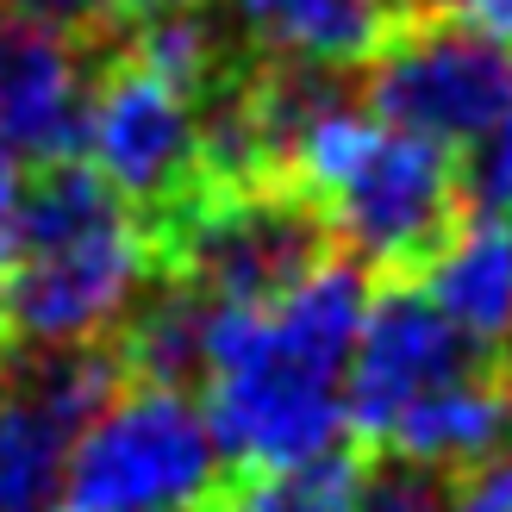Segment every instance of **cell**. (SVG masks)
Returning a JSON list of instances; mask_svg holds the SVG:
<instances>
[{"instance_id": "7c38bea8", "label": "cell", "mask_w": 512, "mask_h": 512, "mask_svg": "<svg viewBox=\"0 0 512 512\" xmlns=\"http://www.w3.org/2000/svg\"><path fill=\"white\" fill-rule=\"evenodd\" d=\"M425 300L488 356L512 344V238L506 219H456L425 256Z\"/></svg>"}, {"instance_id": "277c9868", "label": "cell", "mask_w": 512, "mask_h": 512, "mask_svg": "<svg viewBox=\"0 0 512 512\" xmlns=\"http://www.w3.org/2000/svg\"><path fill=\"white\" fill-rule=\"evenodd\" d=\"M150 232H157L163 269L188 294L232 300V306H263L275 294H288L331 250L319 207L288 182L200 188Z\"/></svg>"}, {"instance_id": "44dd1931", "label": "cell", "mask_w": 512, "mask_h": 512, "mask_svg": "<svg viewBox=\"0 0 512 512\" xmlns=\"http://www.w3.org/2000/svg\"><path fill=\"white\" fill-rule=\"evenodd\" d=\"M19 213H25V163L0 157V275L19 250Z\"/></svg>"}, {"instance_id": "6da1fadb", "label": "cell", "mask_w": 512, "mask_h": 512, "mask_svg": "<svg viewBox=\"0 0 512 512\" xmlns=\"http://www.w3.org/2000/svg\"><path fill=\"white\" fill-rule=\"evenodd\" d=\"M369 313V275L325 256L263 306L200 300V413L244 475L338 456L344 363Z\"/></svg>"}, {"instance_id": "9a60e30c", "label": "cell", "mask_w": 512, "mask_h": 512, "mask_svg": "<svg viewBox=\"0 0 512 512\" xmlns=\"http://www.w3.org/2000/svg\"><path fill=\"white\" fill-rule=\"evenodd\" d=\"M363 481H369V469L338 450V456H319V463H300V469L244 475L213 500V512H363Z\"/></svg>"}, {"instance_id": "7a4b0ae2", "label": "cell", "mask_w": 512, "mask_h": 512, "mask_svg": "<svg viewBox=\"0 0 512 512\" xmlns=\"http://www.w3.org/2000/svg\"><path fill=\"white\" fill-rule=\"evenodd\" d=\"M163 256L157 232L82 157L44 163L25 182L19 250L0 281V319L25 350H88L132 319Z\"/></svg>"}, {"instance_id": "8fae6325", "label": "cell", "mask_w": 512, "mask_h": 512, "mask_svg": "<svg viewBox=\"0 0 512 512\" xmlns=\"http://www.w3.org/2000/svg\"><path fill=\"white\" fill-rule=\"evenodd\" d=\"M232 32L269 69H331L369 63L394 19L381 0H232Z\"/></svg>"}, {"instance_id": "ac0fdd59", "label": "cell", "mask_w": 512, "mask_h": 512, "mask_svg": "<svg viewBox=\"0 0 512 512\" xmlns=\"http://www.w3.org/2000/svg\"><path fill=\"white\" fill-rule=\"evenodd\" d=\"M363 512H444V481L406 463H381L363 481Z\"/></svg>"}, {"instance_id": "2e32d148", "label": "cell", "mask_w": 512, "mask_h": 512, "mask_svg": "<svg viewBox=\"0 0 512 512\" xmlns=\"http://www.w3.org/2000/svg\"><path fill=\"white\" fill-rule=\"evenodd\" d=\"M456 194L463 219H506L512 213V113H500L475 144L456 150Z\"/></svg>"}, {"instance_id": "e0dca14e", "label": "cell", "mask_w": 512, "mask_h": 512, "mask_svg": "<svg viewBox=\"0 0 512 512\" xmlns=\"http://www.w3.org/2000/svg\"><path fill=\"white\" fill-rule=\"evenodd\" d=\"M7 19H32V25H50V32H69L94 44L100 32H113L119 19H132L138 0H0Z\"/></svg>"}, {"instance_id": "cb8c5ba5", "label": "cell", "mask_w": 512, "mask_h": 512, "mask_svg": "<svg viewBox=\"0 0 512 512\" xmlns=\"http://www.w3.org/2000/svg\"><path fill=\"white\" fill-rule=\"evenodd\" d=\"M506 238H512V213H506Z\"/></svg>"}, {"instance_id": "5bb4252c", "label": "cell", "mask_w": 512, "mask_h": 512, "mask_svg": "<svg viewBox=\"0 0 512 512\" xmlns=\"http://www.w3.org/2000/svg\"><path fill=\"white\" fill-rule=\"evenodd\" d=\"M75 431L25 388L0 381V512H57Z\"/></svg>"}, {"instance_id": "30bf717a", "label": "cell", "mask_w": 512, "mask_h": 512, "mask_svg": "<svg viewBox=\"0 0 512 512\" xmlns=\"http://www.w3.org/2000/svg\"><path fill=\"white\" fill-rule=\"evenodd\" d=\"M506 444H512V369L494 363H475L469 375L444 381L381 438V450H394V463L425 469L438 481L481 469Z\"/></svg>"}, {"instance_id": "9c48e42d", "label": "cell", "mask_w": 512, "mask_h": 512, "mask_svg": "<svg viewBox=\"0 0 512 512\" xmlns=\"http://www.w3.org/2000/svg\"><path fill=\"white\" fill-rule=\"evenodd\" d=\"M94 94L88 44L32 19H0V157L63 163L82 144Z\"/></svg>"}, {"instance_id": "7402d4cb", "label": "cell", "mask_w": 512, "mask_h": 512, "mask_svg": "<svg viewBox=\"0 0 512 512\" xmlns=\"http://www.w3.org/2000/svg\"><path fill=\"white\" fill-rule=\"evenodd\" d=\"M381 7H388V19L419 25V19H444V13H450V0H381Z\"/></svg>"}, {"instance_id": "603a6c76", "label": "cell", "mask_w": 512, "mask_h": 512, "mask_svg": "<svg viewBox=\"0 0 512 512\" xmlns=\"http://www.w3.org/2000/svg\"><path fill=\"white\" fill-rule=\"evenodd\" d=\"M0 350H7V319H0Z\"/></svg>"}, {"instance_id": "d6986e66", "label": "cell", "mask_w": 512, "mask_h": 512, "mask_svg": "<svg viewBox=\"0 0 512 512\" xmlns=\"http://www.w3.org/2000/svg\"><path fill=\"white\" fill-rule=\"evenodd\" d=\"M444 512H512V444L444 488Z\"/></svg>"}, {"instance_id": "ffe728a7", "label": "cell", "mask_w": 512, "mask_h": 512, "mask_svg": "<svg viewBox=\"0 0 512 512\" xmlns=\"http://www.w3.org/2000/svg\"><path fill=\"white\" fill-rule=\"evenodd\" d=\"M450 19L463 25V32L512 50V0H450Z\"/></svg>"}, {"instance_id": "52a82bcc", "label": "cell", "mask_w": 512, "mask_h": 512, "mask_svg": "<svg viewBox=\"0 0 512 512\" xmlns=\"http://www.w3.org/2000/svg\"><path fill=\"white\" fill-rule=\"evenodd\" d=\"M319 219L325 238L344 250V263H356L363 275L425 263L463 219L456 157L381 125L375 144L356 157V169L319 200Z\"/></svg>"}, {"instance_id": "5b68a950", "label": "cell", "mask_w": 512, "mask_h": 512, "mask_svg": "<svg viewBox=\"0 0 512 512\" xmlns=\"http://www.w3.org/2000/svg\"><path fill=\"white\" fill-rule=\"evenodd\" d=\"M363 113L388 132L438 150L475 144L500 113H512V57L463 32L456 19H419L381 38L363 82Z\"/></svg>"}, {"instance_id": "3957f363", "label": "cell", "mask_w": 512, "mask_h": 512, "mask_svg": "<svg viewBox=\"0 0 512 512\" xmlns=\"http://www.w3.org/2000/svg\"><path fill=\"white\" fill-rule=\"evenodd\" d=\"M225 494V450L188 388L113 394L75 431L57 512H213Z\"/></svg>"}, {"instance_id": "ba28073f", "label": "cell", "mask_w": 512, "mask_h": 512, "mask_svg": "<svg viewBox=\"0 0 512 512\" xmlns=\"http://www.w3.org/2000/svg\"><path fill=\"white\" fill-rule=\"evenodd\" d=\"M475 363L481 350L425 300V288L388 281L381 294H369L363 331L344 363V425L363 444H381L425 394L469 375Z\"/></svg>"}, {"instance_id": "4fadbf2b", "label": "cell", "mask_w": 512, "mask_h": 512, "mask_svg": "<svg viewBox=\"0 0 512 512\" xmlns=\"http://www.w3.org/2000/svg\"><path fill=\"white\" fill-rule=\"evenodd\" d=\"M125 57L144 63L150 75H163L169 88L194 94V100L238 82L232 25L207 0H138L132 7V50Z\"/></svg>"}, {"instance_id": "8992f818", "label": "cell", "mask_w": 512, "mask_h": 512, "mask_svg": "<svg viewBox=\"0 0 512 512\" xmlns=\"http://www.w3.org/2000/svg\"><path fill=\"white\" fill-rule=\"evenodd\" d=\"M75 157L144 225H163L182 200L207 188V169H200V100L169 88L144 63L119 57L113 69L94 75Z\"/></svg>"}]
</instances>
